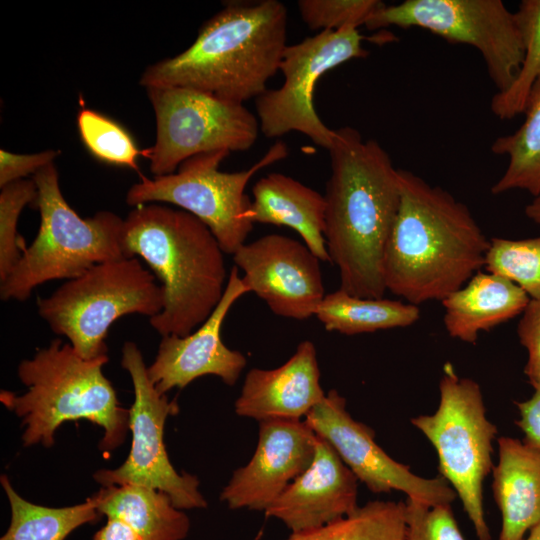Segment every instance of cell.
I'll use <instances>...</instances> for the list:
<instances>
[{
	"label": "cell",
	"instance_id": "obj_37",
	"mask_svg": "<svg viewBox=\"0 0 540 540\" xmlns=\"http://www.w3.org/2000/svg\"><path fill=\"white\" fill-rule=\"evenodd\" d=\"M106 524L98 530L92 540H141L137 532L127 523L107 518Z\"/></svg>",
	"mask_w": 540,
	"mask_h": 540
},
{
	"label": "cell",
	"instance_id": "obj_30",
	"mask_svg": "<svg viewBox=\"0 0 540 540\" xmlns=\"http://www.w3.org/2000/svg\"><path fill=\"white\" fill-rule=\"evenodd\" d=\"M484 267L518 285L530 299L540 301V236L491 238Z\"/></svg>",
	"mask_w": 540,
	"mask_h": 540
},
{
	"label": "cell",
	"instance_id": "obj_31",
	"mask_svg": "<svg viewBox=\"0 0 540 540\" xmlns=\"http://www.w3.org/2000/svg\"><path fill=\"white\" fill-rule=\"evenodd\" d=\"M37 188L33 179H21L1 187L0 192V282L16 266L26 244L17 232L22 210L33 205Z\"/></svg>",
	"mask_w": 540,
	"mask_h": 540
},
{
	"label": "cell",
	"instance_id": "obj_13",
	"mask_svg": "<svg viewBox=\"0 0 540 540\" xmlns=\"http://www.w3.org/2000/svg\"><path fill=\"white\" fill-rule=\"evenodd\" d=\"M121 365L129 373L134 390V402L129 409L131 447L122 465L97 470L93 478L101 486L134 484L158 489L168 494L173 505L181 510L206 507L198 478L176 471L164 443L165 421L178 412L176 401L168 400L155 389L134 342L124 343Z\"/></svg>",
	"mask_w": 540,
	"mask_h": 540
},
{
	"label": "cell",
	"instance_id": "obj_7",
	"mask_svg": "<svg viewBox=\"0 0 540 540\" xmlns=\"http://www.w3.org/2000/svg\"><path fill=\"white\" fill-rule=\"evenodd\" d=\"M38 314L57 335L65 336L84 359L107 355L105 339L119 318H149L163 308V291L137 257L96 264L67 280L50 296L38 298Z\"/></svg>",
	"mask_w": 540,
	"mask_h": 540
},
{
	"label": "cell",
	"instance_id": "obj_27",
	"mask_svg": "<svg viewBox=\"0 0 540 540\" xmlns=\"http://www.w3.org/2000/svg\"><path fill=\"white\" fill-rule=\"evenodd\" d=\"M406 529L405 502L376 500L320 527L292 532L285 540H405Z\"/></svg>",
	"mask_w": 540,
	"mask_h": 540
},
{
	"label": "cell",
	"instance_id": "obj_34",
	"mask_svg": "<svg viewBox=\"0 0 540 540\" xmlns=\"http://www.w3.org/2000/svg\"><path fill=\"white\" fill-rule=\"evenodd\" d=\"M517 335L528 353L524 373L534 390H540V301L530 300L518 323Z\"/></svg>",
	"mask_w": 540,
	"mask_h": 540
},
{
	"label": "cell",
	"instance_id": "obj_6",
	"mask_svg": "<svg viewBox=\"0 0 540 540\" xmlns=\"http://www.w3.org/2000/svg\"><path fill=\"white\" fill-rule=\"evenodd\" d=\"M32 179L37 188L33 205L39 210L40 226L16 266L0 282L3 301H25L45 282L70 280L96 264L125 258L124 219L111 211L80 217L62 194L54 163Z\"/></svg>",
	"mask_w": 540,
	"mask_h": 540
},
{
	"label": "cell",
	"instance_id": "obj_2",
	"mask_svg": "<svg viewBox=\"0 0 540 540\" xmlns=\"http://www.w3.org/2000/svg\"><path fill=\"white\" fill-rule=\"evenodd\" d=\"M398 173L400 204L383 264L386 290L417 306L442 301L484 267L490 239L451 193L411 171Z\"/></svg>",
	"mask_w": 540,
	"mask_h": 540
},
{
	"label": "cell",
	"instance_id": "obj_8",
	"mask_svg": "<svg viewBox=\"0 0 540 540\" xmlns=\"http://www.w3.org/2000/svg\"><path fill=\"white\" fill-rule=\"evenodd\" d=\"M440 401L431 415L411 423L437 452L438 469L454 489L478 540H491L484 515L483 481L493 470L492 441L497 427L487 419L479 384L457 375L451 363L443 366Z\"/></svg>",
	"mask_w": 540,
	"mask_h": 540
},
{
	"label": "cell",
	"instance_id": "obj_11",
	"mask_svg": "<svg viewBox=\"0 0 540 540\" xmlns=\"http://www.w3.org/2000/svg\"><path fill=\"white\" fill-rule=\"evenodd\" d=\"M369 30L398 26L428 30L481 54L497 92L515 81L524 58L515 16L501 0H405L386 5L366 21Z\"/></svg>",
	"mask_w": 540,
	"mask_h": 540
},
{
	"label": "cell",
	"instance_id": "obj_36",
	"mask_svg": "<svg viewBox=\"0 0 540 540\" xmlns=\"http://www.w3.org/2000/svg\"><path fill=\"white\" fill-rule=\"evenodd\" d=\"M515 404L520 414L516 425L524 433L522 441L540 451V390H535L529 399Z\"/></svg>",
	"mask_w": 540,
	"mask_h": 540
},
{
	"label": "cell",
	"instance_id": "obj_1",
	"mask_svg": "<svg viewBox=\"0 0 540 540\" xmlns=\"http://www.w3.org/2000/svg\"><path fill=\"white\" fill-rule=\"evenodd\" d=\"M326 184L325 240L341 290L383 298L384 256L400 204L398 169L375 139L335 129Z\"/></svg>",
	"mask_w": 540,
	"mask_h": 540
},
{
	"label": "cell",
	"instance_id": "obj_4",
	"mask_svg": "<svg viewBox=\"0 0 540 540\" xmlns=\"http://www.w3.org/2000/svg\"><path fill=\"white\" fill-rule=\"evenodd\" d=\"M125 258H141L158 278L163 308L149 318L163 337L187 336L219 304L227 272L224 251L197 217L162 203L134 207L124 219Z\"/></svg>",
	"mask_w": 540,
	"mask_h": 540
},
{
	"label": "cell",
	"instance_id": "obj_20",
	"mask_svg": "<svg viewBox=\"0 0 540 540\" xmlns=\"http://www.w3.org/2000/svg\"><path fill=\"white\" fill-rule=\"evenodd\" d=\"M492 491L501 514L497 540H522L540 521V451L511 437L498 438Z\"/></svg>",
	"mask_w": 540,
	"mask_h": 540
},
{
	"label": "cell",
	"instance_id": "obj_12",
	"mask_svg": "<svg viewBox=\"0 0 540 540\" xmlns=\"http://www.w3.org/2000/svg\"><path fill=\"white\" fill-rule=\"evenodd\" d=\"M364 36L358 28L324 30L295 44H287L279 65L284 82L255 99L262 134L278 138L299 132L329 150L334 130L319 118L313 104L316 83L322 75L356 58H365Z\"/></svg>",
	"mask_w": 540,
	"mask_h": 540
},
{
	"label": "cell",
	"instance_id": "obj_16",
	"mask_svg": "<svg viewBox=\"0 0 540 540\" xmlns=\"http://www.w3.org/2000/svg\"><path fill=\"white\" fill-rule=\"evenodd\" d=\"M317 435L302 420L259 422L256 450L220 493L230 509L266 511L311 465Z\"/></svg>",
	"mask_w": 540,
	"mask_h": 540
},
{
	"label": "cell",
	"instance_id": "obj_18",
	"mask_svg": "<svg viewBox=\"0 0 540 540\" xmlns=\"http://www.w3.org/2000/svg\"><path fill=\"white\" fill-rule=\"evenodd\" d=\"M357 482L332 446L317 436L309 468L264 513L282 521L292 532L320 527L359 507Z\"/></svg>",
	"mask_w": 540,
	"mask_h": 540
},
{
	"label": "cell",
	"instance_id": "obj_17",
	"mask_svg": "<svg viewBox=\"0 0 540 540\" xmlns=\"http://www.w3.org/2000/svg\"><path fill=\"white\" fill-rule=\"evenodd\" d=\"M250 293L235 266L230 270L224 294L209 316L191 334L163 336L147 374L155 389L166 395L173 388H184L195 379L215 375L225 384L234 385L247 364L246 357L228 348L221 329L232 305Z\"/></svg>",
	"mask_w": 540,
	"mask_h": 540
},
{
	"label": "cell",
	"instance_id": "obj_38",
	"mask_svg": "<svg viewBox=\"0 0 540 540\" xmlns=\"http://www.w3.org/2000/svg\"><path fill=\"white\" fill-rule=\"evenodd\" d=\"M525 215L531 221L540 225V197L533 198V200L526 205Z\"/></svg>",
	"mask_w": 540,
	"mask_h": 540
},
{
	"label": "cell",
	"instance_id": "obj_14",
	"mask_svg": "<svg viewBox=\"0 0 540 540\" xmlns=\"http://www.w3.org/2000/svg\"><path fill=\"white\" fill-rule=\"evenodd\" d=\"M304 421L332 446L371 492L401 491L407 498L430 506L451 504L456 499V492L442 476L420 477L409 466L392 459L376 443L374 430L351 417L346 410L345 398L335 389L325 395Z\"/></svg>",
	"mask_w": 540,
	"mask_h": 540
},
{
	"label": "cell",
	"instance_id": "obj_32",
	"mask_svg": "<svg viewBox=\"0 0 540 540\" xmlns=\"http://www.w3.org/2000/svg\"><path fill=\"white\" fill-rule=\"evenodd\" d=\"M385 3L380 0H299V14L313 31L358 28Z\"/></svg>",
	"mask_w": 540,
	"mask_h": 540
},
{
	"label": "cell",
	"instance_id": "obj_15",
	"mask_svg": "<svg viewBox=\"0 0 540 540\" xmlns=\"http://www.w3.org/2000/svg\"><path fill=\"white\" fill-rule=\"evenodd\" d=\"M249 292L281 317L305 320L315 316L325 297L320 260L303 243L268 234L244 243L234 254Z\"/></svg>",
	"mask_w": 540,
	"mask_h": 540
},
{
	"label": "cell",
	"instance_id": "obj_39",
	"mask_svg": "<svg viewBox=\"0 0 540 540\" xmlns=\"http://www.w3.org/2000/svg\"><path fill=\"white\" fill-rule=\"evenodd\" d=\"M522 540H540V521L537 522Z\"/></svg>",
	"mask_w": 540,
	"mask_h": 540
},
{
	"label": "cell",
	"instance_id": "obj_35",
	"mask_svg": "<svg viewBox=\"0 0 540 540\" xmlns=\"http://www.w3.org/2000/svg\"><path fill=\"white\" fill-rule=\"evenodd\" d=\"M59 150H45L38 153L18 154L5 149L0 150V188L25 179L30 174H35L43 167L54 163L59 156Z\"/></svg>",
	"mask_w": 540,
	"mask_h": 540
},
{
	"label": "cell",
	"instance_id": "obj_25",
	"mask_svg": "<svg viewBox=\"0 0 540 540\" xmlns=\"http://www.w3.org/2000/svg\"><path fill=\"white\" fill-rule=\"evenodd\" d=\"M523 114L524 121L513 133L496 138L491 151L508 158V165L491 193L523 190L540 197V76L532 86Z\"/></svg>",
	"mask_w": 540,
	"mask_h": 540
},
{
	"label": "cell",
	"instance_id": "obj_21",
	"mask_svg": "<svg viewBox=\"0 0 540 540\" xmlns=\"http://www.w3.org/2000/svg\"><path fill=\"white\" fill-rule=\"evenodd\" d=\"M252 194L248 217L253 224L290 227L320 261H330L324 236L325 196L278 172L260 178L253 186Z\"/></svg>",
	"mask_w": 540,
	"mask_h": 540
},
{
	"label": "cell",
	"instance_id": "obj_19",
	"mask_svg": "<svg viewBox=\"0 0 540 540\" xmlns=\"http://www.w3.org/2000/svg\"><path fill=\"white\" fill-rule=\"evenodd\" d=\"M325 395L320 385L316 348L305 340L281 366L248 371L235 401V412L259 422L301 420Z\"/></svg>",
	"mask_w": 540,
	"mask_h": 540
},
{
	"label": "cell",
	"instance_id": "obj_29",
	"mask_svg": "<svg viewBox=\"0 0 540 540\" xmlns=\"http://www.w3.org/2000/svg\"><path fill=\"white\" fill-rule=\"evenodd\" d=\"M79 136L89 153L97 160L136 170L143 157L131 134L118 122L92 109L82 108L77 114Z\"/></svg>",
	"mask_w": 540,
	"mask_h": 540
},
{
	"label": "cell",
	"instance_id": "obj_33",
	"mask_svg": "<svg viewBox=\"0 0 540 540\" xmlns=\"http://www.w3.org/2000/svg\"><path fill=\"white\" fill-rule=\"evenodd\" d=\"M405 504V540H465L451 504L430 506L411 498H406Z\"/></svg>",
	"mask_w": 540,
	"mask_h": 540
},
{
	"label": "cell",
	"instance_id": "obj_24",
	"mask_svg": "<svg viewBox=\"0 0 540 540\" xmlns=\"http://www.w3.org/2000/svg\"><path fill=\"white\" fill-rule=\"evenodd\" d=\"M315 317L327 331L356 335L411 326L420 318V310L414 304L362 298L338 289L325 295Z\"/></svg>",
	"mask_w": 540,
	"mask_h": 540
},
{
	"label": "cell",
	"instance_id": "obj_5",
	"mask_svg": "<svg viewBox=\"0 0 540 540\" xmlns=\"http://www.w3.org/2000/svg\"><path fill=\"white\" fill-rule=\"evenodd\" d=\"M108 355L84 359L70 343L54 339L20 362L17 370L26 392H0L1 403L22 418L25 447L54 445V435L67 421L85 419L103 429L99 448L111 451L127 437L130 412L121 406L103 373Z\"/></svg>",
	"mask_w": 540,
	"mask_h": 540
},
{
	"label": "cell",
	"instance_id": "obj_26",
	"mask_svg": "<svg viewBox=\"0 0 540 540\" xmlns=\"http://www.w3.org/2000/svg\"><path fill=\"white\" fill-rule=\"evenodd\" d=\"M11 510L10 524L0 540H65L75 529L102 516L87 498L83 503L54 508L21 497L7 475L0 477Z\"/></svg>",
	"mask_w": 540,
	"mask_h": 540
},
{
	"label": "cell",
	"instance_id": "obj_22",
	"mask_svg": "<svg viewBox=\"0 0 540 540\" xmlns=\"http://www.w3.org/2000/svg\"><path fill=\"white\" fill-rule=\"evenodd\" d=\"M529 296L512 281L477 272L465 285L441 301L443 322L452 338L475 344L482 331L522 314Z\"/></svg>",
	"mask_w": 540,
	"mask_h": 540
},
{
	"label": "cell",
	"instance_id": "obj_23",
	"mask_svg": "<svg viewBox=\"0 0 540 540\" xmlns=\"http://www.w3.org/2000/svg\"><path fill=\"white\" fill-rule=\"evenodd\" d=\"M88 499L101 515L127 523L141 540H183L190 530L186 513L158 489L134 484L102 486Z\"/></svg>",
	"mask_w": 540,
	"mask_h": 540
},
{
	"label": "cell",
	"instance_id": "obj_9",
	"mask_svg": "<svg viewBox=\"0 0 540 540\" xmlns=\"http://www.w3.org/2000/svg\"><path fill=\"white\" fill-rule=\"evenodd\" d=\"M229 151H215L185 160L177 172L147 178L140 175L126 193L125 201L137 207L166 203L180 207L202 221L213 233L225 254H234L253 229L248 217L251 199L245 188L259 170L287 157L288 148L276 141L250 168L219 170Z\"/></svg>",
	"mask_w": 540,
	"mask_h": 540
},
{
	"label": "cell",
	"instance_id": "obj_10",
	"mask_svg": "<svg viewBox=\"0 0 540 540\" xmlns=\"http://www.w3.org/2000/svg\"><path fill=\"white\" fill-rule=\"evenodd\" d=\"M146 92L156 140L143 149V158L155 176L174 173L199 154L249 150L258 138V118L242 103L186 87H150Z\"/></svg>",
	"mask_w": 540,
	"mask_h": 540
},
{
	"label": "cell",
	"instance_id": "obj_3",
	"mask_svg": "<svg viewBox=\"0 0 540 540\" xmlns=\"http://www.w3.org/2000/svg\"><path fill=\"white\" fill-rule=\"evenodd\" d=\"M288 12L278 0L229 1L174 57L149 65L139 84L186 87L244 104L263 94L287 46Z\"/></svg>",
	"mask_w": 540,
	"mask_h": 540
},
{
	"label": "cell",
	"instance_id": "obj_28",
	"mask_svg": "<svg viewBox=\"0 0 540 540\" xmlns=\"http://www.w3.org/2000/svg\"><path fill=\"white\" fill-rule=\"evenodd\" d=\"M515 16L524 47V58L513 84L491 99L492 113L509 120L523 113L530 90L540 76V0H522Z\"/></svg>",
	"mask_w": 540,
	"mask_h": 540
}]
</instances>
